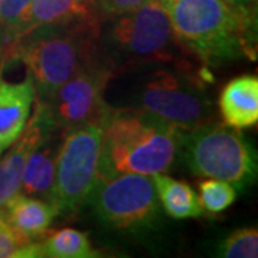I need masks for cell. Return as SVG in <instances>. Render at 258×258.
Returning a JSON list of instances; mask_svg holds the SVG:
<instances>
[{
	"label": "cell",
	"mask_w": 258,
	"mask_h": 258,
	"mask_svg": "<svg viewBox=\"0 0 258 258\" xmlns=\"http://www.w3.org/2000/svg\"><path fill=\"white\" fill-rule=\"evenodd\" d=\"M101 23L81 16L64 23L37 28L6 49V60L25 64L36 98L43 99L98 56Z\"/></svg>",
	"instance_id": "4"
},
{
	"label": "cell",
	"mask_w": 258,
	"mask_h": 258,
	"mask_svg": "<svg viewBox=\"0 0 258 258\" xmlns=\"http://www.w3.org/2000/svg\"><path fill=\"white\" fill-rule=\"evenodd\" d=\"M218 109L224 123L237 129L249 128L258 120V79L241 75L222 88Z\"/></svg>",
	"instance_id": "13"
},
{
	"label": "cell",
	"mask_w": 258,
	"mask_h": 258,
	"mask_svg": "<svg viewBox=\"0 0 258 258\" xmlns=\"http://www.w3.org/2000/svg\"><path fill=\"white\" fill-rule=\"evenodd\" d=\"M225 258H255L258 257L257 228H242L230 234L218 249Z\"/></svg>",
	"instance_id": "19"
},
{
	"label": "cell",
	"mask_w": 258,
	"mask_h": 258,
	"mask_svg": "<svg viewBox=\"0 0 258 258\" xmlns=\"http://www.w3.org/2000/svg\"><path fill=\"white\" fill-rule=\"evenodd\" d=\"M28 242H32V241L23 238L18 231L12 227V224L5 214V210H0V258H15L18 249L26 245Z\"/></svg>",
	"instance_id": "22"
},
{
	"label": "cell",
	"mask_w": 258,
	"mask_h": 258,
	"mask_svg": "<svg viewBox=\"0 0 258 258\" xmlns=\"http://www.w3.org/2000/svg\"><path fill=\"white\" fill-rule=\"evenodd\" d=\"M203 71L195 64H145L115 75L116 86L108 83L105 95L113 99L111 106L141 109L188 131L217 120Z\"/></svg>",
	"instance_id": "1"
},
{
	"label": "cell",
	"mask_w": 258,
	"mask_h": 258,
	"mask_svg": "<svg viewBox=\"0 0 258 258\" xmlns=\"http://www.w3.org/2000/svg\"><path fill=\"white\" fill-rule=\"evenodd\" d=\"M179 152L194 175L248 184L257 171L254 151L237 128L218 120L181 132Z\"/></svg>",
	"instance_id": "6"
},
{
	"label": "cell",
	"mask_w": 258,
	"mask_h": 258,
	"mask_svg": "<svg viewBox=\"0 0 258 258\" xmlns=\"http://www.w3.org/2000/svg\"><path fill=\"white\" fill-rule=\"evenodd\" d=\"M43 257L50 258H92L98 252L91 245L88 235L74 228H62L45 235L40 241Z\"/></svg>",
	"instance_id": "17"
},
{
	"label": "cell",
	"mask_w": 258,
	"mask_h": 258,
	"mask_svg": "<svg viewBox=\"0 0 258 258\" xmlns=\"http://www.w3.org/2000/svg\"><path fill=\"white\" fill-rule=\"evenodd\" d=\"M176 39L198 63L217 68L255 56V15L225 0H162Z\"/></svg>",
	"instance_id": "2"
},
{
	"label": "cell",
	"mask_w": 258,
	"mask_h": 258,
	"mask_svg": "<svg viewBox=\"0 0 258 258\" xmlns=\"http://www.w3.org/2000/svg\"><path fill=\"white\" fill-rule=\"evenodd\" d=\"M63 134L52 131L30 154L23 169L19 192L40 198L55 207V171Z\"/></svg>",
	"instance_id": "11"
},
{
	"label": "cell",
	"mask_w": 258,
	"mask_h": 258,
	"mask_svg": "<svg viewBox=\"0 0 258 258\" xmlns=\"http://www.w3.org/2000/svg\"><path fill=\"white\" fill-rule=\"evenodd\" d=\"M36 91L32 81L10 83L0 78V157L26 126Z\"/></svg>",
	"instance_id": "12"
},
{
	"label": "cell",
	"mask_w": 258,
	"mask_h": 258,
	"mask_svg": "<svg viewBox=\"0 0 258 258\" xmlns=\"http://www.w3.org/2000/svg\"><path fill=\"white\" fill-rule=\"evenodd\" d=\"M228 5L237 8V9L242 10V12H247L249 15H257L255 10H257V0H225Z\"/></svg>",
	"instance_id": "23"
},
{
	"label": "cell",
	"mask_w": 258,
	"mask_h": 258,
	"mask_svg": "<svg viewBox=\"0 0 258 258\" xmlns=\"http://www.w3.org/2000/svg\"><path fill=\"white\" fill-rule=\"evenodd\" d=\"M102 126L92 123L63 134L55 171L57 214H72L89 201L99 179Z\"/></svg>",
	"instance_id": "7"
},
{
	"label": "cell",
	"mask_w": 258,
	"mask_h": 258,
	"mask_svg": "<svg viewBox=\"0 0 258 258\" xmlns=\"http://www.w3.org/2000/svg\"><path fill=\"white\" fill-rule=\"evenodd\" d=\"M149 0H88V15L96 22H105L141 8Z\"/></svg>",
	"instance_id": "20"
},
{
	"label": "cell",
	"mask_w": 258,
	"mask_h": 258,
	"mask_svg": "<svg viewBox=\"0 0 258 258\" xmlns=\"http://www.w3.org/2000/svg\"><path fill=\"white\" fill-rule=\"evenodd\" d=\"M81 16H89L88 0H33L28 12L13 30L6 49L16 39L35 29L64 23Z\"/></svg>",
	"instance_id": "15"
},
{
	"label": "cell",
	"mask_w": 258,
	"mask_h": 258,
	"mask_svg": "<svg viewBox=\"0 0 258 258\" xmlns=\"http://www.w3.org/2000/svg\"><path fill=\"white\" fill-rule=\"evenodd\" d=\"M181 132L152 113L109 105L102 126L99 178L165 174L179 154Z\"/></svg>",
	"instance_id": "3"
},
{
	"label": "cell",
	"mask_w": 258,
	"mask_h": 258,
	"mask_svg": "<svg viewBox=\"0 0 258 258\" xmlns=\"http://www.w3.org/2000/svg\"><path fill=\"white\" fill-rule=\"evenodd\" d=\"M152 179L155 184L158 200L169 217L175 220H185L203 215V205L191 185L165 174L152 175Z\"/></svg>",
	"instance_id": "16"
},
{
	"label": "cell",
	"mask_w": 258,
	"mask_h": 258,
	"mask_svg": "<svg viewBox=\"0 0 258 258\" xmlns=\"http://www.w3.org/2000/svg\"><path fill=\"white\" fill-rule=\"evenodd\" d=\"M98 56L115 75L145 64L197 62L176 39L162 0H149L134 12L102 22Z\"/></svg>",
	"instance_id": "5"
},
{
	"label": "cell",
	"mask_w": 258,
	"mask_h": 258,
	"mask_svg": "<svg viewBox=\"0 0 258 258\" xmlns=\"http://www.w3.org/2000/svg\"><path fill=\"white\" fill-rule=\"evenodd\" d=\"M200 203L204 211L218 214L230 208L237 198L234 185L227 181L207 178L200 184Z\"/></svg>",
	"instance_id": "18"
},
{
	"label": "cell",
	"mask_w": 258,
	"mask_h": 258,
	"mask_svg": "<svg viewBox=\"0 0 258 258\" xmlns=\"http://www.w3.org/2000/svg\"><path fill=\"white\" fill-rule=\"evenodd\" d=\"M89 200L98 218L116 230L149 227L159 212L154 179L142 174L99 178Z\"/></svg>",
	"instance_id": "9"
},
{
	"label": "cell",
	"mask_w": 258,
	"mask_h": 258,
	"mask_svg": "<svg viewBox=\"0 0 258 258\" xmlns=\"http://www.w3.org/2000/svg\"><path fill=\"white\" fill-rule=\"evenodd\" d=\"M6 62V46H5V42H3V37L0 35V68L2 64Z\"/></svg>",
	"instance_id": "24"
},
{
	"label": "cell",
	"mask_w": 258,
	"mask_h": 258,
	"mask_svg": "<svg viewBox=\"0 0 258 258\" xmlns=\"http://www.w3.org/2000/svg\"><path fill=\"white\" fill-rule=\"evenodd\" d=\"M113 71L96 56L49 96L39 99L52 125L62 134L92 123H103L109 105L105 99Z\"/></svg>",
	"instance_id": "8"
},
{
	"label": "cell",
	"mask_w": 258,
	"mask_h": 258,
	"mask_svg": "<svg viewBox=\"0 0 258 258\" xmlns=\"http://www.w3.org/2000/svg\"><path fill=\"white\" fill-rule=\"evenodd\" d=\"M5 214L23 238L37 241L46 235L57 211L47 201L19 192L8 203Z\"/></svg>",
	"instance_id": "14"
},
{
	"label": "cell",
	"mask_w": 258,
	"mask_h": 258,
	"mask_svg": "<svg viewBox=\"0 0 258 258\" xmlns=\"http://www.w3.org/2000/svg\"><path fill=\"white\" fill-rule=\"evenodd\" d=\"M33 112L19 138L0 157V210H5L10 200L19 194L23 169L30 154L37 145L55 131L40 102L35 99Z\"/></svg>",
	"instance_id": "10"
},
{
	"label": "cell",
	"mask_w": 258,
	"mask_h": 258,
	"mask_svg": "<svg viewBox=\"0 0 258 258\" xmlns=\"http://www.w3.org/2000/svg\"><path fill=\"white\" fill-rule=\"evenodd\" d=\"M33 0H0V35L5 46Z\"/></svg>",
	"instance_id": "21"
}]
</instances>
